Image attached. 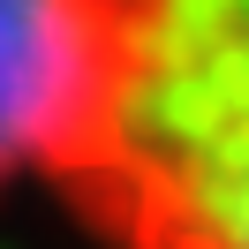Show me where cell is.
<instances>
[{"instance_id":"obj_1","label":"cell","mask_w":249,"mask_h":249,"mask_svg":"<svg viewBox=\"0 0 249 249\" xmlns=\"http://www.w3.org/2000/svg\"><path fill=\"white\" fill-rule=\"evenodd\" d=\"M76 83L46 196L98 249H249V0H68Z\"/></svg>"},{"instance_id":"obj_2","label":"cell","mask_w":249,"mask_h":249,"mask_svg":"<svg viewBox=\"0 0 249 249\" xmlns=\"http://www.w3.org/2000/svg\"><path fill=\"white\" fill-rule=\"evenodd\" d=\"M68 83H76L68 0H0V196L53 181Z\"/></svg>"}]
</instances>
